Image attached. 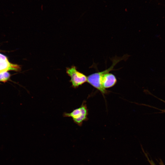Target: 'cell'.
Returning <instances> with one entry per match:
<instances>
[{
  "mask_svg": "<svg viewBox=\"0 0 165 165\" xmlns=\"http://www.w3.org/2000/svg\"><path fill=\"white\" fill-rule=\"evenodd\" d=\"M88 109L85 101H83L80 106L70 113L65 112L63 116L71 117L74 122L79 126H82L84 121L88 120Z\"/></svg>",
  "mask_w": 165,
  "mask_h": 165,
  "instance_id": "6da1fadb",
  "label": "cell"
},
{
  "mask_svg": "<svg viewBox=\"0 0 165 165\" xmlns=\"http://www.w3.org/2000/svg\"><path fill=\"white\" fill-rule=\"evenodd\" d=\"M66 72L70 77V82L74 88H78L87 81V77L83 73L78 71L77 67L72 65L66 68Z\"/></svg>",
  "mask_w": 165,
  "mask_h": 165,
  "instance_id": "7a4b0ae2",
  "label": "cell"
},
{
  "mask_svg": "<svg viewBox=\"0 0 165 165\" xmlns=\"http://www.w3.org/2000/svg\"><path fill=\"white\" fill-rule=\"evenodd\" d=\"M19 66L13 64L7 60H0V73L9 70L17 71L20 70Z\"/></svg>",
  "mask_w": 165,
  "mask_h": 165,
  "instance_id": "3957f363",
  "label": "cell"
},
{
  "mask_svg": "<svg viewBox=\"0 0 165 165\" xmlns=\"http://www.w3.org/2000/svg\"><path fill=\"white\" fill-rule=\"evenodd\" d=\"M10 74L7 72H3L0 73V81L5 82H6L9 78Z\"/></svg>",
  "mask_w": 165,
  "mask_h": 165,
  "instance_id": "277c9868",
  "label": "cell"
},
{
  "mask_svg": "<svg viewBox=\"0 0 165 165\" xmlns=\"http://www.w3.org/2000/svg\"><path fill=\"white\" fill-rule=\"evenodd\" d=\"M141 148L143 150V152L145 156L147 158V159L149 163H150V165H156L152 160L149 159V158L147 154L145 152L143 149L142 147H141Z\"/></svg>",
  "mask_w": 165,
  "mask_h": 165,
  "instance_id": "5b68a950",
  "label": "cell"
},
{
  "mask_svg": "<svg viewBox=\"0 0 165 165\" xmlns=\"http://www.w3.org/2000/svg\"><path fill=\"white\" fill-rule=\"evenodd\" d=\"M8 60V59L6 56L0 53V60Z\"/></svg>",
  "mask_w": 165,
  "mask_h": 165,
  "instance_id": "8992f818",
  "label": "cell"
},
{
  "mask_svg": "<svg viewBox=\"0 0 165 165\" xmlns=\"http://www.w3.org/2000/svg\"><path fill=\"white\" fill-rule=\"evenodd\" d=\"M160 165H165L162 160H160L159 162Z\"/></svg>",
  "mask_w": 165,
  "mask_h": 165,
  "instance_id": "52a82bcc",
  "label": "cell"
},
{
  "mask_svg": "<svg viewBox=\"0 0 165 165\" xmlns=\"http://www.w3.org/2000/svg\"><path fill=\"white\" fill-rule=\"evenodd\" d=\"M159 110H160L161 111H162V112H165V110H160V109H159Z\"/></svg>",
  "mask_w": 165,
  "mask_h": 165,
  "instance_id": "ba28073f",
  "label": "cell"
},
{
  "mask_svg": "<svg viewBox=\"0 0 165 165\" xmlns=\"http://www.w3.org/2000/svg\"><path fill=\"white\" fill-rule=\"evenodd\" d=\"M160 99L161 101H163V102H164V103H165V101H163V100H162V99Z\"/></svg>",
  "mask_w": 165,
  "mask_h": 165,
  "instance_id": "9c48e42d",
  "label": "cell"
}]
</instances>
